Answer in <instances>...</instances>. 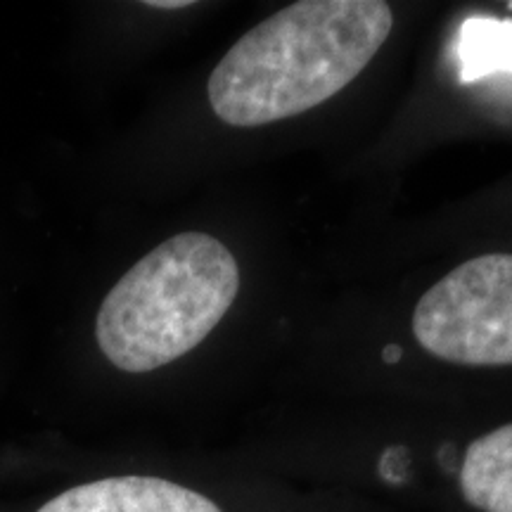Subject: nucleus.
I'll return each mask as SVG.
<instances>
[{
	"mask_svg": "<svg viewBox=\"0 0 512 512\" xmlns=\"http://www.w3.org/2000/svg\"><path fill=\"white\" fill-rule=\"evenodd\" d=\"M38 512H223L211 498L157 477H110L67 489Z\"/></svg>",
	"mask_w": 512,
	"mask_h": 512,
	"instance_id": "obj_4",
	"label": "nucleus"
},
{
	"mask_svg": "<svg viewBox=\"0 0 512 512\" xmlns=\"http://www.w3.org/2000/svg\"><path fill=\"white\" fill-rule=\"evenodd\" d=\"M401 356H403V351H401V347L399 344H389V347H384V351H382V358H384V363H399L401 361Z\"/></svg>",
	"mask_w": 512,
	"mask_h": 512,
	"instance_id": "obj_9",
	"label": "nucleus"
},
{
	"mask_svg": "<svg viewBox=\"0 0 512 512\" xmlns=\"http://www.w3.org/2000/svg\"><path fill=\"white\" fill-rule=\"evenodd\" d=\"M460 81L472 83L491 74H512V19L472 15L458 34Z\"/></svg>",
	"mask_w": 512,
	"mask_h": 512,
	"instance_id": "obj_6",
	"label": "nucleus"
},
{
	"mask_svg": "<svg viewBox=\"0 0 512 512\" xmlns=\"http://www.w3.org/2000/svg\"><path fill=\"white\" fill-rule=\"evenodd\" d=\"M238 290V261L221 240L174 235L112 287L95 320V339L114 368L150 373L200 347Z\"/></svg>",
	"mask_w": 512,
	"mask_h": 512,
	"instance_id": "obj_2",
	"label": "nucleus"
},
{
	"mask_svg": "<svg viewBox=\"0 0 512 512\" xmlns=\"http://www.w3.org/2000/svg\"><path fill=\"white\" fill-rule=\"evenodd\" d=\"M413 335L458 366H512V254H482L420 297Z\"/></svg>",
	"mask_w": 512,
	"mask_h": 512,
	"instance_id": "obj_3",
	"label": "nucleus"
},
{
	"mask_svg": "<svg viewBox=\"0 0 512 512\" xmlns=\"http://www.w3.org/2000/svg\"><path fill=\"white\" fill-rule=\"evenodd\" d=\"M394 27L382 0H302L256 24L209 76V105L223 124H275L349 86Z\"/></svg>",
	"mask_w": 512,
	"mask_h": 512,
	"instance_id": "obj_1",
	"label": "nucleus"
},
{
	"mask_svg": "<svg viewBox=\"0 0 512 512\" xmlns=\"http://www.w3.org/2000/svg\"><path fill=\"white\" fill-rule=\"evenodd\" d=\"M145 5L155 10H178V8H188L192 3L190 0H152V3H145Z\"/></svg>",
	"mask_w": 512,
	"mask_h": 512,
	"instance_id": "obj_8",
	"label": "nucleus"
},
{
	"mask_svg": "<svg viewBox=\"0 0 512 512\" xmlns=\"http://www.w3.org/2000/svg\"><path fill=\"white\" fill-rule=\"evenodd\" d=\"M380 477L389 484H403L408 479V451L406 448H387L380 458Z\"/></svg>",
	"mask_w": 512,
	"mask_h": 512,
	"instance_id": "obj_7",
	"label": "nucleus"
},
{
	"mask_svg": "<svg viewBox=\"0 0 512 512\" xmlns=\"http://www.w3.org/2000/svg\"><path fill=\"white\" fill-rule=\"evenodd\" d=\"M458 479L472 508L512 512V422L467 446Z\"/></svg>",
	"mask_w": 512,
	"mask_h": 512,
	"instance_id": "obj_5",
	"label": "nucleus"
}]
</instances>
